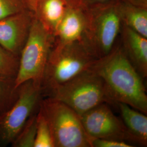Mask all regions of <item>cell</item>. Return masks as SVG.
I'll return each instance as SVG.
<instances>
[{"mask_svg": "<svg viewBox=\"0 0 147 147\" xmlns=\"http://www.w3.org/2000/svg\"><path fill=\"white\" fill-rule=\"evenodd\" d=\"M68 5L67 0H37L34 16L55 36L56 28Z\"/></svg>", "mask_w": 147, "mask_h": 147, "instance_id": "obj_12", "label": "cell"}, {"mask_svg": "<svg viewBox=\"0 0 147 147\" xmlns=\"http://www.w3.org/2000/svg\"><path fill=\"white\" fill-rule=\"evenodd\" d=\"M123 121L132 141L143 146L147 144V117L146 114L124 103L118 102Z\"/></svg>", "mask_w": 147, "mask_h": 147, "instance_id": "obj_13", "label": "cell"}, {"mask_svg": "<svg viewBox=\"0 0 147 147\" xmlns=\"http://www.w3.org/2000/svg\"><path fill=\"white\" fill-rule=\"evenodd\" d=\"M18 87L17 99L0 116V147L11 146L27 121L38 111L43 98L41 85L32 80Z\"/></svg>", "mask_w": 147, "mask_h": 147, "instance_id": "obj_7", "label": "cell"}, {"mask_svg": "<svg viewBox=\"0 0 147 147\" xmlns=\"http://www.w3.org/2000/svg\"><path fill=\"white\" fill-rule=\"evenodd\" d=\"M15 79L0 75V116L13 105L18 98L19 87H16Z\"/></svg>", "mask_w": 147, "mask_h": 147, "instance_id": "obj_15", "label": "cell"}, {"mask_svg": "<svg viewBox=\"0 0 147 147\" xmlns=\"http://www.w3.org/2000/svg\"><path fill=\"white\" fill-rule=\"evenodd\" d=\"M123 2L133 5L140 6L147 8V0H121Z\"/></svg>", "mask_w": 147, "mask_h": 147, "instance_id": "obj_22", "label": "cell"}, {"mask_svg": "<svg viewBox=\"0 0 147 147\" xmlns=\"http://www.w3.org/2000/svg\"><path fill=\"white\" fill-rule=\"evenodd\" d=\"M47 96L68 105L79 116L102 103L114 104L103 80L91 69L59 86Z\"/></svg>", "mask_w": 147, "mask_h": 147, "instance_id": "obj_3", "label": "cell"}, {"mask_svg": "<svg viewBox=\"0 0 147 147\" xmlns=\"http://www.w3.org/2000/svg\"><path fill=\"white\" fill-rule=\"evenodd\" d=\"M19 57L0 45V75L16 78L19 69Z\"/></svg>", "mask_w": 147, "mask_h": 147, "instance_id": "obj_18", "label": "cell"}, {"mask_svg": "<svg viewBox=\"0 0 147 147\" xmlns=\"http://www.w3.org/2000/svg\"><path fill=\"white\" fill-rule=\"evenodd\" d=\"M98 59L82 41L54 44L42 76L41 87L46 97L59 86L92 68Z\"/></svg>", "mask_w": 147, "mask_h": 147, "instance_id": "obj_2", "label": "cell"}, {"mask_svg": "<svg viewBox=\"0 0 147 147\" xmlns=\"http://www.w3.org/2000/svg\"><path fill=\"white\" fill-rule=\"evenodd\" d=\"M90 147H132L131 144L125 141L111 139L90 138Z\"/></svg>", "mask_w": 147, "mask_h": 147, "instance_id": "obj_20", "label": "cell"}, {"mask_svg": "<svg viewBox=\"0 0 147 147\" xmlns=\"http://www.w3.org/2000/svg\"><path fill=\"white\" fill-rule=\"evenodd\" d=\"M34 147H55L50 126L39 109L37 113V132Z\"/></svg>", "mask_w": 147, "mask_h": 147, "instance_id": "obj_17", "label": "cell"}, {"mask_svg": "<svg viewBox=\"0 0 147 147\" xmlns=\"http://www.w3.org/2000/svg\"><path fill=\"white\" fill-rule=\"evenodd\" d=\"M68 2V8L55 33L56 44L81 41L87 27L89 8L75 2Z\"/></svg>", "mask_w": 147, "mask_h": 147, "instance_id": "obj_10", "label": "cell"}, {"mask_svg": "<svg viewBox=\"0 0 147 147\" xmlns=\"http://www.w3.org/2000/svg\"><path fill=\"white\" fill-rule=\"evenodd\" d=\"M69 2H75L84 5L87 8L96 7L98 5H105L111 2H113L118 0H67Z\"/></svg>", "mask_w": 147, "mask_h": 147, "instance_id": "obj_21", "label": "cell"}, {"mask_svg": "<svg viewBox=\"0 0 147 147\" xmlns=\"http://www.w3.org/2000/svg\"><path fill=\"white\" fill-rule=\"evenodd\" d=\"M37 113L33 114L27 121L11 144V147H34L37 132Z\"/></svg>", "mask_w": 147, "mask_h": 147, "instance_id": "obj_16", "label": "cell"}, {"mask_svg": "<svg viewBox=\"0 0 147 147\" xmlns=\"http://www.w3.org/2000/svg\"><path fill=\"white\" fill-rule=\"evenodd\" d=\"M55 40L54 35L34 16L26 42L20 55L18 71L15 79L16 88L29 80L41 85Z\"/></svg>", "mask_w": 147, "mask_h": 147, "instance_id": "obj_6", "label": "cell"}, {"mask_svg": "<svg viewBox=\"0 0 147 147\" xmlns=\"http://www.w3.org/2000/svg\"><path fill=\"white\" fill-rule=\"evenodd\" d=\"M122 24L147 38V8L120 1Z\"/></svg>", "mask_w": 147, "mask_h": 147, "instance_id": "obj_14", "label": "cell"}, {"mask_svg": "<svg viewBox=\"0 0 147 147\" xmlns=\"http://www.w3.org/2000/svg\"><path fill=\"white\" fill-rule=\"evenodd\" d=\"M27 9H30L26 0H0V20Z\"/></svg>", "mask_w": 147, "mask_h": 147, "instance_id": "obj_19", "label": "cell"}, {"mask_svg": "<svg viewBox=\"0 0 147 147\" xmlns=\"http://www.w3.org/2000/svg\"><path fill=\"white\" fill-rule=\"evenodd\" d=\"M121 44L127 58L143 79L147 76V38L121 25Z\"/></svg>", "mask_w": 147, "mask_h": 147, "instance_id": "obj_11", "label": "cell"}, {"mask_svg": "<svg viewBox=\"0 0 147 147\" xmlns=\"http://www.w3.org/2000/svg\"><path fill=\"white\" fill-rule=\"evenodd\" d=\"M39 109L50 126L55 147H90L80 116L68 105L47 96L42 98Z\"/></svg>", "mask_w": 147, "mask_h": 147, "instance_id": "obj_5", "label": "cell"}, {"mask_svg": "<svg viewBox=\"0 0 147 147\" xmlns=\"http://www.w3.org/2000/svg\"><path fill=\"white\" fill-rule=\"evenodd\" d=\"M34 18V12L27 9L0 20V45L20 56Z\"/></svg>", "mask_w": 147, "mask_h": 147, "instance_id": "obj_9", "label": "cell"}, {"mask_svg": "<svg viewBox=\"0 0 147 147\" xmlns=\"http://www.w3.org/2000/svg\"><path fill=\"white\" fill-rule=\"evenodd\" d=\"M80 116L90 138L133 141L123 121L113 113L107 103L98 105Z\"/></svg>", "mask_w": 147, "mask_h": 147, "instance_id": "obj_8", "label": "cell"}, {"mask_svg": "<svg viewBox=\"0 0 147 147\" xmlns=\"http://www.w3.org/2000/svg\"><path fill=\"white\" fill-rule=\"evenodd\" d=\"M90 69L103 80L114 104L124 103L147 115L143 78L130 62L121 44L98 59Z\"/></svg>", "mask_w": 147, "mask_h": 147, "instance_id": "obj_1", "label": "cell"}, {"mask_svg": "<svg viewBox=\"0 0 147 147\" xmlns=\"http://www.w3.org/2000/svg\"><path fill=\"white\" fill-rule=\"evenodd\" d=\"M30 9L33 12L35 11L37 5V0H26Z\"/></svg>", "mask_w": 147, "mask_h": 147, "instance_id": "obj_23", "label": "cell"}, {"mask_svg": "<svg viewBox=\"0 0 147 147\" xmlns=\"http://www.w3.org/2000/svg\"><path fill=\"white\" fill-rule=\"evenodd\" d=\"M120 1L89 8L88 23L81 41L98 59L110 53L120 34Z\"/></svg>", "mask_w": 147, "mask_h": 147, "instance_id": "obj_4", "label": "cell"}]
</instances>
